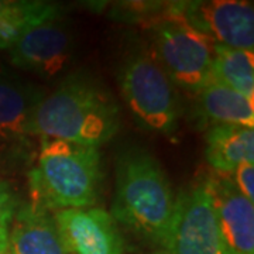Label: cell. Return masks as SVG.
I'll list each match as a JSON object with an SVG mask.
<instances>
[{"label": "cell", "mask_w": 254, "mask_h": 254, "mask_svg": "<svg viewBox=\"0 0 254 254\" xmlns=\"http://www.w3.org/2000/svg\"><path fill=\"white\" fill-rule=\"evenodd\" d=\"M120 109L100 82L72 73L44 95L33 115V134L98 147L118 134Z\"/></svg>", "instance_id": "1"}, {"label": "cell", "mask_w": 254, "mask_h": 254, "mask_svg": "<svg viewBox=\"0 0 254 254\" xmlns=\"http://www.w3.org/2000/svg\"><path fill=\"white\" fill-rule=\"evenodd\" d=\"M174 205L173 188L154 155L140 147L120 151L110 213L116 223L163 249Z\"/></svg>", "instance_id": "2"}, {"label": "cell", "mask_w": 254, "mask_h": 254, "mask_svg": "<svg viewBox=\"0 0 254 254\" xmlns=\"http://www.w3.org/2000/svg\"><path fill=\"white\" fill-rule=\"evenodd\" d=\"M33 160L31 203L50 212L95 206L103 177L98 147L43 137Z\"/></svg>", "instance_id": "3"}, {"label": "cell", "mask_w": 254, "mask_h": 254, "mask_svg": "<svg viewBox=\"0 0 254 254\" xmlns=\"http://www.w3.org/2000/svg\"><path fill=\"white\" fill-rule=\"evenodd\" d=\"M119 88L141 128L161 136L177 131L181 119L178 91L150 51H136L127 57L119 71Z\"/></svg>", "instance_id": "4"}, {"label": "cell", "mask_w": 254, "mask_h": 254, "mask_svg": "<svg viewBox=\"0 0 254 254\" xmlns=\"http://www.w3.org/2000/svg\"><path fill=\"white\" fill-rule=\"evenodd\" d=\"M151 51L175 88L198 95L212 83L216 43L170 13L150 26Z\"/></svg>", "instance_id": "5"}, {"label": "cell", "mask_w": 254, "mask_h": 254, "mask_svg": "<svg viewBox=\"0 0 254 254\" xmlns=\"http://www.w3.org/2000/svg\"><path fill=\"white\" fill-rule=\"evenodd\" d=\"M163 249L173 254H227L213 202L203 181L175 196Z\"/></svg>", "instance_id": "6"}, {"label": "cell", "mask_w": 254, "mask_h": 254, "mask_svg": "<svg viewBox=\"0 0 254 254\" xmlns=\"http://www.w3.org/2000/svg\"><path fill=\"white\" fill-rule=\"evenodd\" d=\"M170 13L212 38L216 44L253 51L254 7L252 1H171Z\"/></svg>", "instance_id": "7"}, {"label": "cell", "mask_w": 254, "mask_h": 254, "mask_svg": "<svg viewBox=\"0 0 254 254\" xmlns=\"http://www.w3.org/2000/svg\"><path fill=\"white\" fill-rule=\"evenodd\" d=\"M44 93L0 72V163L9 167L34 158L33 115Z\"/></svg>", "instance_id": "8"}, {"label": "cell", "mask_w": 254, "mask_h": 254, "mask_svg": "<svg viewBox=\"0 0 254 254\" xmlns=\"http://www.w3.org/2000/svg\"><path fill=\"white\" fill-rule=\"evenodd\" d=\"M18 69L51 79L66 69L73 55L72 30L61 16L28 28L9 48Z\"/></svg>", "instance_id": "9"}, {"label": "cell", "mask_w": 254, "mask_h": 254, "mask_svg": "<svg viewBox=\"0 0 254 254\" xmlns=\"http://www.w3.org/2000/svg\"><path fill=\"white\" fill-rule=\"evenodd\" d=\"M53 215L66 254H125L118 223L105 209H61Z\"/></svg>", "instance_id": "10"}, {"label": "cell", "mask_w": 254, "mask_h": 254, "mask_svg": "<svg viewBox=\"0 0 254 254\" xmlns=\"http://www.w3.org/2000/svg\"><path fill=\"white\" fill-rule=\"evenodd\" d=\"M208 188L227 254H254V206L237 190L229 174L203 180Z\"/></svg>", "instance_id": "11"}, {"label": "cell", "mask_w": 254, "mask_h": 254, "mask_svg": "<svg viewBox=\"0 0 254 254\" xmlns=\"http://www.w3.org/2000/svg\"><path fill=\"white\" fill-rule=\"evenodd\" d=\"M10 254H66L53 212L20 203L9 227Z\"/></svg>", "instance_id": "12"}, {"label": "cell", "mask_w": 254, "mask_h": 254, "mask_svg": "<svg viewBox=\"0 0 254 254\" xmlns=\"http://www.w3.org/2000/svg\"><path fill=\"white\" fill-rule=\"evenodd\" d=\"M206 161L216 173L230 174L239 165L254 161L253 127L216 125L206 133Z\"/></svg>", "instance_id": "13"}, {"label": "cell", "mask_w": 254, "mask_h": 254, "mask_svg": "<svg viewBox=\"0 0 254 254\" xmlns=\"http://www.w3.org/2000/svg\"><path fill=\"white\" fill-rule=\"evenodd\" d=\"M196 110L203 123L240 125L253 127V100L216 82L209 83L196 95Z\"/></svg>", "instance_id": "14"}, {"label": "cell", "mask_w": 254, "mask_h": 254, "mask_svg": "<svg viewBox=\"0 0 254 254\" xmlns=\"http://www.w3.org/2000/svg\"><path fill=\"white\" fill-rule=\"evenodd\" d=\"M61 16L55 3L38 0H0V50H9L28 28Z\"/></svg>", "instance_id": "15"}, {"label": "cell", "mask_w": 254, "mask_h": 254, "mask_svg": "<svg viewBox=\"0 0 254 254\" xmlns=\"http://www.w3.org/2000/svg\"><path fill=\"white\" fill-rule=\"evenodd\" d=\"M212 82L254 99V55L253 51L236 50L216 44L212 64Z\"/></svg>", "instance_id": "16"}, {"label": "cell", "mask_w": 254, "mask_h": 254, "mask_svg": "<svg viewBox=\"0 0 254 254\" xmlns=\"http://www.w3.org/2000/svg\"><path fill=\"white\" fill-rule=\"evenodd\" d=\"M18 200L7 182L0 181V232H7L18 208Z\"/></svg>", "instance_id": "17"}, {"label": "cell", "mask_w": 254, "mask_h": 254, "mask_svg": "<svg viewBox=\"0 0 254 254\" xmlns=\"http://www.w3.org/2000/svg\"><path fill=\"white\" fill-rule=\"evenodd\" d=\"M230 178L249 200H254V165L253 163H246L239 165L233 173H230Z\"/></svg>", "instance_id": "18"}, {"label": "cell", "mask_w": 254, "mask_h": 254, "mask_svg": "<svg viewBox=\"0 0 254 254\" xmlns=\"http://www.w3.org/2000/svg\"><path fill=\"white\" fill-rule=\"evenodd\" d=\"M0 254H10L9 230L7 232H0Z\"/></svg>", "instance_id": "19"}, {"label": "cell", "mask_w": 254, "mask_h": 254, "mask_svg": "<svg viewBox=\"0 0 254 254\" xmlns=\"http://www.w3.org/2000/svg\"><path fill=\"white\" fill-rule=\"evenodd\" d=\"M151 254H173L171 252H168V250H165V249H158V250H155Z\"/></svg>", "instance_id": "20"}]
</instances>
